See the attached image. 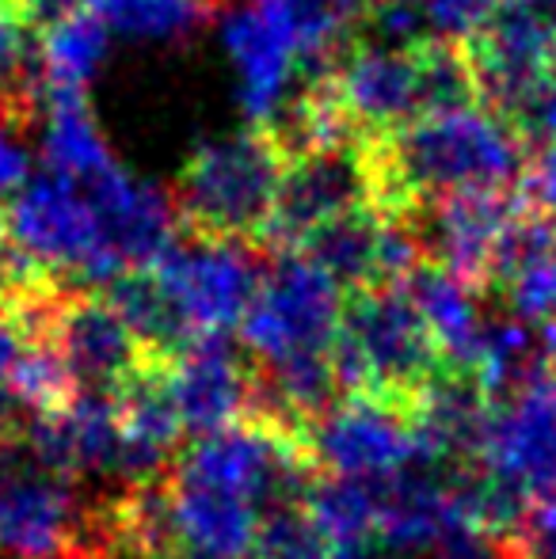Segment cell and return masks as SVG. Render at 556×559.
Wrapping results in <instances>:
<instances>
[{
    "label": "cell",
    "mask_w": 556,
    "mask_h": 559,
    "mask_svg": "<svg viewBox=\"0 0 556 559\" xmlns=\"http://www.w3.org/2000/svg\"><path fill=\"white\" fill-rule=\"evenodd\" d=\"M340 312L343 289L312 259L301 251L271 255L252 309L240 324V343L260 369L332 358Z\"/></svg>",
    "instance_id": "277c9868"
},
{
    "label": "cell",
    "mask_w": 556,
    "mask_h": 559,
    "mask_svg": "<svg viewBox=\"0 0 556 559\" xmlns=\"http://www.w3.org/2000/svg\"><path fill=\"white\" fill-rule=\"evenodd\" d=\"M46 88V160L58 176H66L73 187L92 183L115 168L104 138L96 130V118L81 88Z\"/></svg>",
    "instance_id": "2e32d148"
},
{
    "label": "cell",
    "mask_w": 556,
    "mask_h": 559,
    "mask_svg": "<svg viewBox=\"0 0 556 559\" xmlns=\"http://www.w3.org/2000/svg\"><path fill=\"white\" fill-rule=\"evenodd\" d=\"M268 263L271 255L260 248L184 233L171 236L149 271L179 305L194 338H214L245 324Z\"/></svg>",
    "instance_id": "8992f818"
},
{
    "label": "cell",
    "mask_w": 556,
    "mask_h": 559,
    "mask_svg": "<svg viewBox=\"0 0 556 559\" xmlns=\"http://www.w3.org/2000/svg\"><path fill=\"white\" fill-rule=\"evenodd\" d=\"M107 50V23L88 4L69 12L66 20L50 23L38 38V66L43 84L50 88H84L92 69Z\"/></svg>",
    "instance_id": "e0dca14e"
},
{
    "label": "cell",
    "mask_w": 556,
    "mask_h": 559,
    "mask_svg": "<svg viewBox=\"0 0 556 559\" xmlns=\"http://www.w3.org/2000/svg\"><path fill=\"white\" fill-rule=\"evenodd\" d=\"M332 366L340 396H374L416 412L419 392L446 361L401 282L343 294Z\"/></svg>",
    "instance_id": "3957f363"
},
{
    "label": "cell",
    "mask_w": 556,
    "mask_h": 559,
    "mask_svg": "<svg viewBox=\"0 0 556 559\" xmlns=\"http://www.w3.org/2000/svg\"><path fill=\"white\" fill-rule=\"evenodd\" d=\"M370 202L404 222L416 202L461 191H511L527 171V148L488 107L427 115L393 133H363Z\"/></svg>",
    "instance_id": "6da1fadb"
},
{
    "label": "cell",
    "mask_w": 556,
    "mask_h": 559,
    "mask_svg": "<svg viewBox=\"0 0 556 559\" xmlns=\"http://www.w3.org/2000/svg\"><path fill=\"white\" fill-rule=\"evenodd\" d=\"M164 389L176 404L184 430L214 435L248 415L256 392V366L252 358H240L233 350L229 335L194 338L164 366Z\"/></svg>",
    "instance_id": "4fadbf2b"
},
{
    "label": "cell",
    "mask_w": 556,
    "mask_h": 559,
    "mask_svg": "<svg viewBox=\"0 0 556 559\" xmlns=\"http://www.w3.org/2000/svg\"><path fill=\"white\" fill-rule=\"evenodd\" d=\"M222 0H88V8L122 35L179 38L202 27Z\"/></svg>",
    "instance_id": "ac0fdd59"
},
{
    "label": "cell",
    "mask_w": 556,
    "mask_h": 559,
    "mask_svg": "<svg viewBox=\"0 0 556 559\" xmlns=\"http://www.w3.org/2000/svg\"><path fill=\"white\" fill-rule=\"evenodd\" d=\"M519 206L522 199L514 191L438 194L416 202L401 225L416 240L419 263L442 266L473 294H488L496 248Z\"/></svg>",
    "instance_id": "9c48e42d"
},
{
    "label": "cell",
    "mask_w": 556,
    "mask_h": 559,
    "mask_svg": "<svg viewBox=\"0 0 556 559\" xmlns=\"http://www.w3.org/2000/svg\"><path fill=\"white\" fill-rule=\"evenodd\" d=\"M476 464L530 499L556 484V369L496 400Z\"/></svg>",
    "instance_id": "7c38bea8"
},
{
    "label": "cell",
    "mask_w": 556,
    "mask_h": 559,
    "mask_svg": "<svg viewBox=\"0 0 556 559\" xmlns=\"http://www.w3.org/2000/svg\"><path fill=\"white\" fill-rule=\"evenodd\" d=\"M320 472L347 479H389L427 464L416 412L374 396H343L312 430Z\"/></svg>",
    "instance_id": "30bf717a"
},
{
    "label": "cell",
    "mask_w": 556,
    "mask_h": 559,
    "mask_svg": "<svg viewBox=\"0 0 556 559\" xmlns=\"http://www.w3.org/2000/svg\"><path fill=\"white\" fill-rule=\"evenodd\" d=\"M553 222H556V214H553Z\"/></svg>",
    "instance_id": "484cf974"
},
{
    "label": "cell",
    "mask_w": 556,
    "mask_h": 559,
    "mask_svg": "<svg viewBox=\"0 0 556 559\" xmlns=\"http://www.w3.org/2000/svg\"><path fill=\"white\" fill-rule=\"evenodd\" d=\"M286 168L289 156L263 122L237 138L210 141L171 183V217L202 240H233L263 251Z\"/></svg>",
    "instance_id": "7a4b0ae2"
},
{
    "label": "cell",
    "mask_w": 556,
    "mask_h": 559,
    "mask_svg": "<svg viewBox=\"0 0 556 559\" xmlns=\"http://www.w3.org/2000/svg\"><path fill=\"white\" fill-rule=\"evenodd\" d=\"M519 533L522 537H556V484L530 499L527 522H522Z\"/></svg>",
    "instance_id": "7402d4cb"
},
{
    "label": "cell",
    "mask_w": 556,
    "mask_h": 559,
    "mask_svg": "<svg viewBox=\"0 0 556 559\" xmlns=\"http://www.w3.org/2000/svg\"><path fill=\"white\" fill-rule=\"evenodd\" d=\"M0 552L96 559V510H84L73 479L43 468L23 438L0 442Z\"/></svg>",
    "instance_id": "5b68a950"
},
{
    "label": "cell",
    "mask_w": 556,
    "mask_h": 559,
    "mask_svg": "<svg viewBox=\"0 0 556 559\" xmlns=\"http://www.w3.org/2000/svg\"><path fill=\"white\" fill-rule=\"evenodd\" d=\"M507 126L522 141L527 156H556V76L507 118Z\"/></svg>",
    "instance_id": "ffe728a7"
},
{
    "label": "cell",
    "mask_w": 556,
    "mask_h": 559,
    "mask_svg": "<svg viewBox=\"0 0 556 559\" xmlns=\"http://www.w3.org/2000/svg\"><path fill=\"white\" fill-rule=\"evenodd\" d=\"M164 502H168L171 540L179 552L210 559H252L263 514L248 499L168 468L164 472Z\"/></svg>",
    "instance_id": "5bb4252c"
},
{
    "label": "cell",
    "mask_w": 556,
    "mask_h": 559,
    "mask_svg": "<svg viewBox=\"0 0 556 559\" xmlns=\"http://www.w3.org/2000/svg\"><path fill=\"white\" fill-rule=\"evenodd\" d=\"M23 183H27V156L12 141V133L0 130V191H12Z\"/></svg>",
    "instance_id": "603a6c76"
},
{
    "label": "cell",
    "mask_w": 556,
    "mask_h": 559,
    "mask_svg": "<svg viewBox=\"0 0 556 559\" xmlns=\"http://www.w3.org/2000/svg\"><path fill=\"white\" fill-rule=\"evenodd\" d=\"M8 222L12 233L69 286H96V282L107 286L122 274L107 251L88 199L58 171L27 179L8 202Z\"/></svg>",
    "instance_id": "ba28073f"
},
{
    "label": "cell",
    "mask_w": 556,
    "mask_h": 559,
    "mask_svg": "<svg viewBox=\"0 0 556 559\" xmlns=\"http://www.w3.org/2000/svg\"><path fill=\"white\" fill-rule=\"evenodd\" d=\"M88 0H23V8H27V23L35 31H46L50 23L66 20L69 12H76V8H84Z\"/></svg>",
    "instance_id": "cb8c5ba5"
},
{
    "label": "cell",
    "mask_w": 556,
    "mask_h": 559,
    "mask_svg": "<svg viewBox=\"0 0 556 559\" xmlns=\"http://www.w3.org/2000/svg\"><path fill=\"white\" fill-rule=\"evenodd\" d=\"M355 206H374L363 138L328 148H309V153L294 156L286 176H282V191L263 251L268 255L297 251L312 228H320Z\"/></svg>",
    "instance_id": "8fae6325"
},
{
    "label": "cell",
    "mask_w": 556,
    "mask_h": 559,
    "mask_svg": "<svg viewBox=\"0 0 556 559\" xmlns=\"http://www.w3.org/2000/svg\"><path fill=\"white\" fill-rule=\"evenodd\" d=\"M252 559H335V545L305 502H286L260 518Z\"/></svg>",
    "instance_id": "d6986e66"
},
{
    "label": "cell",
    "mask_w": 556,
    "mask_h": 559,
    "mask_svg": "<svg viewBox=\"0 0 556 559\" xmlns=\"http://www.w3.org/2000/svg\"><path fill=\"white\" fill-rule=\"evenodd\" d=\"M504 552L507 559H556V537H514L504 540Z\"/></svg>",
    "instance_id": "d4e9b609"
},
{
    "label": "cell",
    "mask_w": 556,
    "mask_h": 559,
    "mask_svg": "<svg viewBox=\"0 0 556 559\" xmlns=\"http://www.w3.org/2000/svg\"><path fill=\"white\" fill-rule=\"evenodd\" d=\"M35 335L61 354L76 392H88V396L115 400L149 366H164V361L149 358L104 289L92 286L58 289L35 312Z\"/></svg>",
    "instance_id": "52a82bcc"
},
{
    "label": "cell",
    "mask_w": 556,
    "mask_h": 559,
    "mask_svg": "<svg viewBox=\"0 0 556 559\" xmlns=\"http://www.w3.org/2000/svg\"><path fill=\"white\" fill-rule=\"evenodd\" d=\"M404 289H409L419 317L427 320L446 366L473 373L476 350H481V338H484V320L476 312L473 289L461 286L453 274H446L442 266H430V263L412 266V274L404 278Z\"/></svg>",
    "instance_id": "9a60e30c"
},
{
    "label": "cell",
    "mask_w": 556,
    "mask_h": 559,
    "mask_svg": "<svg viewBox=\"0 0 556 559\" xmlns=\"http://www.w3.org/2000/svg\"><path fill=\"white\" fill-rule=\"evenodd\" d=\"M435 559H507V552H504V540L484 537V533L473 530H453L435 548Z\"/></svg>",
    "instance_id": "44dd1931"
}]
</instances>
